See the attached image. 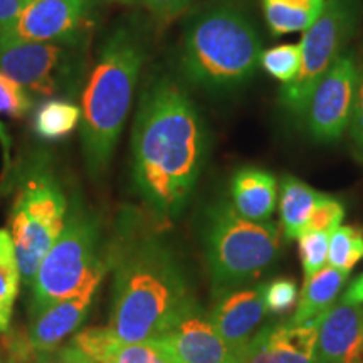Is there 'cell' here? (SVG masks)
<instances>
[{"label":"cell","mask_w":363,"mask_h":363,"mask_svg":"<svg viewBox=\"0 0 363 363\" xmlns=\"http://www.w3.org/2000/svg\"><path fill=\"white\" fill-rule=\"evenodd\" d=\"M136 2L148 9L158 22H170L187 11L194 0H136Z\"/></svg>","instance_id":"cell-32"},{"label":"cell","mask_w":363,"mask_h":363,"mask_svg":"<svg viewBox=\"0 0 363 363\" xmlns=\"http://www.w3.org/2000/svg\"><path fill=\"white\" fill-rule=\"evenodd\" d=\"M91 11L93 0H33L0 40L81 45Z\"/></svg>","instance_id":"cell-11"},{"label":"cell","mask_w":363,"mask_h":363,"mask_svg":"<svg viewBox=\"0 0 363 363\" xmlns=\"http://www.w3.org/2000/svg\"><path fill=\"white\" fill-rule=\"evenodd\" d=\"M348 272H343L337 267H323L320 272L305 281L303 291L299 293L291 323H306L311 320H321L342 293L343 286L347 284Z\"/></svg>","instance_id":"cell-18"},{"label":"cell","mask_w":363,"mask_h":363,"mask_svg":"<svg viewBox=\"0 0 363 363\" xmlns=\"http://www.w3.org/2000/svg\"><path fill=\"white\" fill-rule=\"evenodd\" d=\"M345 219V206L338 199L323 194L316 202L313 214L308 220L306 230H321V233H333Z\"/></svg>","instance_id":"cell-30"},{"label":"cell","mask_w":363,"mask_h":363,"mask_svg":"<svg viewBox=\"0 0 363 363\" xmlns=\"http://www.w3.org/2000/svg\"><path fill=\"white\" fill-rule=\"evenodd\" d=\"M115 2H120V4H133L136 0H115Z\"/></svg>","instance_id":"cell-37"},{"label":"cell","mask_w":363,"mask_h":363,"mask_svg":"<svg viewBox=\"0 0 363 363\" xmlns=\"http://www.w3.org/2000/svg\"><path fill=\"white\" fill-rule=\"evenodd\" d=\"M79 123V106L67 99H49L35 113L34 130L44 140H59L72 133Z\"/></svg>","instance_id":"cell-22"},{"label":"cell","mask_w":363,"mask_h":363,"mask_svg":"<svg viewBox=\"0 0 363 363\" xmlns=\"http://www.w3.org/2000/svg\"><path fill=\"white\" fill-rule=\"evenodd\" d=\"M98 244L96 217L74 199L65 229L44 256L34 278L33 315L83 291L93 279L103 278L104 264L98 257Z\"/></svg>","instance_id":"cell-6"},{"label":"cell","mask_w":363,"mask_h":363,"mask_svg":"<svg viewBox=\"0 0 363 363\" xmlns=\"http://www.w3.org/2000/svg\"><path fill=\"white\" fill-rule=\"evenodd\" d=\"M203 246L212 284L219 294L261 278L278 261L281 233L272 222H254L230 202L212 206L203 222Z\"/></svg>","instance_id":"cell-5"},{"label":"cell","mask_w":363,"mask_h":363,"mask_svg":"<svg viewBox=\"0 0 363 363\" xmlns=\"http://www.w3.org/2000/svg\"><path fill=\"white\" fill-rule=\"evenodd\" d=\"M30 2H33V0H30Z\"/></svg>","instance_id":"cell-39"},{"label":"cell","mask_w":363,"mask_h":363,"mask_svg":"<svg viewBox=\"0 0 363 363\" xmlns=\"http://www.w3.org/2000/svg\"><path fill=\"white\" fill-rule=\"evenodd\" d=\"M30 0H0V35L11 27Z\"/></svg>","instance_id":"cell-34"},{"label":"cell","mask_w":363,"mask_h":363,"mask_svg":"<svg viewBox=\"0 0 363 363\" xmlns=\"http://www.w3.org/2000/svg\"><path fill=\"white\" fill-rule=\"evenodd\" d=\"M267 315L264 283H259L239 286L217 294L208 318L222 340L235 352H240L264 326Z\"/></svg>","instance_id":"cell-14"},{"label":"cell","mask_w":363,"mask_h":363,"mask_svg":"<svg viewBox=\"0 0 363 363\" xmlns=\"http://www.w3.org/2000/svg\"><path fill=\"white\" fill-rule=\"evenodd\" d=\"M343 305H363V274L353 279L342 296Z\"/></svg>","instance_id":"cell-35"},{"label":"cell","mask_w":363,"mask_h":363,"mask_svg":"<svg viewBox=\"0 0 363 363\" xmlns=\"http://www.w3.org/2000/svg\"><path fill=\"white\" fill-rule=\"evenodd\" d=\"M118 342L121 340L113 333L110 326L108 328L94 326V328H86L74 333L69 343L93 363H106Z\"/></svg>","instance_id":"cell-26"},{"label":"cell","mask_w":363,"mask_h":363,"mask_svg":"<svg viewBox=\"0 0 363 363\" xmlns=\"http://www.w3.org/2000/svg\"><path fill=\"white\" fill-rule=\"evenodd\" d=\"M67 199L51 172L34 167L22 179L12 203L11 235L22 279L33 286L35 274L67 219Z\"/></svg>","instance_id":"cell-7"},{"label":"cell","mask_w":363,"mask_h":363,"mask_svg":"<svg viewBox=\"0 0 363 363\" xmlns=\"http://www.w3.org/2000/svg\"><path fill=\"white\" fill-rule=\"evenodd\" d=\"M298 299V284L291 278H276L264 284V303L271 315H284L294 310Z\"/></svg>","instance_id":"cell-29"},{"label":"cell","mask_w":363,"mask_h":363,"mask_svg":"<svg viewBox=\"0 0 363 363\" xmlns=\"http://www.w3.org/2000/svg\"><path fill=\"white\" fill-rule=\"evenodd\" d=\"M106 363H180L172 353L158 343L157 340L152 342H136L125 343L118 342L113 348L111 355L108 357Z\"/></svg>","instance_id":"cell-25"},{"label":"cell","mask_w":363,"mask_h":363,"mask_svg":"<svg viewBox=\"0 0 363 363\" xmlns=\"http://www.w3.org/2000/svg\"><path fill=\"white\" fill-rule=\"evenodd\" d=\"M157 342L180 363H239V352L222 340L197 301Z\"/></svg>","instance_id":"cell-12"},{"label":"cell","mask_w":363,"mask_h":363,"mask_svg":"<svg viewBox=\"0 0 363 363\" xmlns=\"http://www.w3.org/2000/svg\"><path fill=\"white\" fill-rule=\"evenodd\" d=\"M301 66V48L299 44H281L262 51L259 67L283 84L296 78Z\"/></svg>","instance_id":"cell-24"},{"label":"cell","mask_w":363,"mask_h":363,"mask_svg":"<svg viewBox=\"0 0 363 363\" xmlns=\"http://www.w3.org/2000/svg\"><path fill=\"white\" fill-rule=\"evenodd\" d=\"M363 259V233L355 225H338L330 233L328 262L331 267L350 272Z\"/></svg>","instance_id":"cell-23"},{"label":"cell","mask_w":363,"mask_h":363,"mask_svg":"<svg viewBox=\"0 0 363 363\" xmlns=\"http://www.w3.org/2000/svg\"><path fill=\"white\" fill-rule=\"evenodd\" d=\"M358 62V72H357V88H355V98H353V110H352V120H350V130L352 140L355 143V148L363 162V56L357 59Z\"/></svg>","instance_id":"cell-31"},{"label":"cell","mask_w":363,"mask_h":363,"mask_svg":"<svg viewBox=\"0 0 363 363\" xmlns=\"http://www.w3.org/2000/svg\"><path fill=\"white\" fill-rule=\"evenodd\" d=\"M357 72L355 52L343 51L313 88L301 118L316 142H337L350 126Z\"/></svg>","instance_id":"cell-10"},{"label":"cell","mask_w":363,"mask_h":363,"mask_svg":"<svg viewBox=\"0 0 363 363\" xmlns=\"http://www.w3.org/2000/svg\"><path fill=\"white\" fill-rule=\"evenodd\" d=\"M133 182L160 219H175L194 194L207 155V130L195 103L174 79L143 91L135 118Z\"/></svg>","instance_id":"cell-1"},{"label":"cell","mask_w":363,"mask_h":363,"mask_svg":"<svg viewBox=\"0 0 363 363\" xmlns=\"http://www.w3.org/2000/svg\"><path fill=\"white\" fill-rule=\"evenodd\" d=\"M145 44L131 27H116L99 52L98 62L83 91L81 136L91 177L106 172L118 138L130 115Z\"/></svg>","instance_id":"cell-4"},{"label":"cell","mask_w":363,"mask_h":363,"mask_svg":"<svg viewBox=\"0 0 363 363\" xmlns=\"http://www.w3.org/2000/svg\"><path fill=\"white\" fill-rule=\"evenodd\" d=\"M326 0H262L271 33L284 35L306 30L323 12Z\"/></svg>","instance_id":"cell-20"},{"label":"cell","mask_w":363,"mask_h":363,"mask_svg":"<svg viewBox=\"0 0 363 363\" xmlns=\"http://www.w3.org/2000/svg\"><path fill=\"white\" fill-rule=\"evenodd\" d=\"M320 321L264 325L239 352V363H318Z\"/></svg>","instance_id":"cell-13"},{"label":"cell","mask_w":363,"mask_h":363,"mask_svg":"<svg viewBox=\"0 0 363 363\" xmlns=\"http://www.w3.org/2000/svg\"><path fill=\"white\" fill-rule=\"evenodd\" d=\"M195 303L174 252L143 239L123 251L115 272L110 328L121 342L158 340Z\"/></svg>","instance_id":"cell-2"},{"label":"cell","mask_w":363,"mask_h":363,"mask_svg":"<svg viewBox=\"0 0 363 363\" xmlns=\"http://www.w3.org/2000/svg\"><path fill=\"white\" fill-rule=\"evenodd\" d=\"M101 279L103 278L93 279L83 291L74 296L61 299L34 313L29 330V343L33 352L44 353L56 350L67 337L76 333V330L84 323L86 316L89 315Z\"/></svg>","instance_id":"cell-15"},{"label":"cell","mask_w":363,"mask_h":363,"mask_svg":"<svg viewBox=\"0 0 363 363\" xmlns=\"http://www.w3.org/2000/svg\"><path fill=\"white\" fill-rule=\"evenodd\" d=\"M360 16L358 0H326L320 17L303 30L299 72L281 88V104L289 113L303 116L313 88L347 51L345 48L357 33Z\"/></svg>","instance_id":"cell-8"},{"label":"cell","mask_w":363,"mask_h":363,"mask_svg":"<svg viewBox=\"0 0 363 363\" xmlns=\"http://www.w3.org/2000/svg\"><path fill=\"white\" fill-rule=\"evenodd\" d=\"M0 145H2L4 157H6V163H9V162H11V157H9V152H11L12 140H11V136H9L6 126H4V123H0Z\"/></svg>","instance_id":"cell-36"},{"label":"cell","mask_w":363,"mask_h":363,"mask_svg":"<svg viewBox=\"0 0 363 363\" xmlns=\"http://www.w3.org/2000/svg\"><path fill=\"white\" fill-rule=\"evenodd\" d=\"M33 108V98L24 86L0 71V115L22 118Z\"/></svg>","instance_id":"cell-28"},{"label":"cell","mask_w":363,"mask_h":363,"mask_svg":"<svg viewBox=\"0 0 363 363\" xmlns=\"http://www.w3.org/2000/svg\"><path fill=\"white\" fill-rule=\"evenodd\" d=\"M34 363H93L71 343L61 345L56 350L38 353Z\"/></svg>","instance_id":"cell-33"},{"label":"cell","mask_w":363,"mask_h":363,"mask_svg":"<svg viewBox=\"0 0 363 363\" xmlns=\"http://www.w3.org/2000/svg\"><path fill=\"white\" fill-rule=\"evenodd\" d=\"M230 203L254 222H269L278 206V180L271 172L244 167L230 180Z\"/></svg>","instance_id":"cell-17"},{"label":"cell","mask_w":363,"mask_h":363,"mask_svg":"<svg viewBox=\"0 0 363 363\" xmlns=\"http://www.w3.org/2000/svg\"><path fill=\"white\" fill-rule=\"evenodd\" d=\"M318 363H363V305L333 306L318 328Z\"/></svg>","instance_id":"cell-16"},{"label":"cell","mask_w":363,"mask_h":363,"mask_svg":"<svg viewBox=\"0 0 363 363\" xmlns=\"http://www.w3.org/2000/svg\"><path fill=\"white\" fill-rule=\"evenodd\" d=\"M328 233H321V230H305V233L299 235L298 249L305 281L313 278L316 272L323 269L326 261H328Z\"/></svg>","instance_id":"cell-27"},{"label":"cell","mask_w":363,"mask_h":363,"mask_svg":"<svg viewBox=\"0 0 363 363\" xmlns=\"http://www.w3.org/2000/svg\"><path fill=\"white\" fill-rule=\"evenodd\" d=\"M0 363H13V362L12 360H6V358L0 355Z\"/></svg>","instance_id":"cell-38"},{"label":"cell","mask_w":363,"mask_h":363,"mask_svg":"<svg viewBox=\"0 0 363 363\" xmlns=\"http://www.w3.org/2000/svg\"><path fill=\"white\" fill-rule=\"evenodd\" d=\"M321 192L311 185L293 175H284L281 180L279 195V217L283 234L288 240L298 239L306 230L308 220L313 214L316 202L320 201Z\"/></svg>","instance_id":"cell-19"},{"label":"cell","mask_w":363,"mask_h":363,"mask_svg":"<svg viewBox=\"0 0 363 363\" xmlns=\"http://www.w3.org/2000/svg\"><path fill=\"white\" fill-rule=\"evenodd\" d=\"M262 39L242 0H211L197 11L182 38V71L208 91L246 84L259 67Z\"/></svg>","instance_id":"cell-3"},{"label":"cell","mask_w":363,"mask_h":363,"mask_svg":"<svg viewBox=\"0 0 363 363\" xmlns=\"http://www.w3.org/2000/svg\"><path fill=\"white\" fill-rule=\"evenodd\" d=\"M21 269L17 262L12 235L0 229V335L6 333L11 325L13 303L19 294Z\"/></svg>","instance_id":"cell-21"},{"label":"cell","mask_w":363,"mask_h":363,"mask_svg":"<svg viewBox=\"0 0 363 363\" xmlns=\"http://www.w3.org/2000/svg\"><path fill=\"white\" fill-rule=\"evenodd\" d=\"M81 45L0 40V71L38 96L72 94L81 83Z\"/></svg>","instance_id":"cell-9"}]
</instances>
